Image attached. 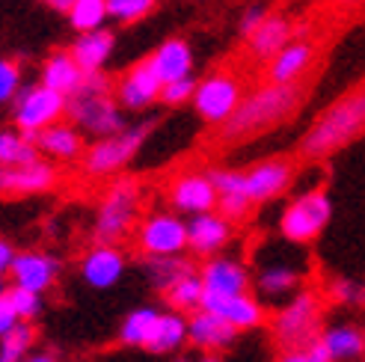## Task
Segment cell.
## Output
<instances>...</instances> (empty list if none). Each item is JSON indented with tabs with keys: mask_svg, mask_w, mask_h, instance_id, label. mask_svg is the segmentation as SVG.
Segmentation results:
<instances>
[{
	"mask_svg": "<svg viewBox=\"0 0 365 362\" xmlns=\"http://www.w3.org/2000/svg\"><path fill=\"white\" fill-rule=\"evenodd\" d=\"M83 78H86V71L81 68V63L75 60L71 51H53L39 66V83L57 89L63 95H75L83 83Z\"/></svg>",
	"mask_w": 365,
	"mask_h": 362,
	"instance_id": "cell-24",
	"label": "cell"
},
{
	"mask_svg": "<svg viewBox=\"0 0 365 362\" xmlns=\"http://www.w3.org/2000/svg\"><path fill=\"white\" fill-rule=\"evenodd\" d=\"M33 140H36V146H39L42 157H48V160H81L86 152L83 131L75 122H57V125H51V128L39 131Z\"/></svg>",
	"mask_w": 365,
	"mask_h": 362,
	"instance_id": "cell-22",
	"label": "cell"
},
{
	"mask_svg": "<svg viewBox=\"0 0 365 362\" xmlns=\"http://www.w3.org/2000/svg\"><path fill=\"white\" fill-rule=\"evenodd\" d=\"M306 101L303 83H259L241 98L235 110L220 128H217V143L220 146H244V143L264 137L270 131L282 128L285 122L294 119V113Z\"/></svg>",
	"mask_w": 365,
	"mask_h": 362,
	"instance_id": "cell-1",
	"label": "cell"
},
{
	"mask_svg": "<svg viewBox=\"0 0 365 362\" xmlns=\"http://www.w3.org/2000/svg\"><path fill=\"white\" fill-rule=\"evenodd\" d=\"M333 220V199L327 190L312 187L294 196L279 214V234L288 244H312Z\"/></svg>",
	"mask_w": 365,
	"mask_h": 362,
	"instance_id": "cell-7",
	"label": "cell"
},
{
	"mask_svg": "<svg viewBox=\"0 0 365 362\" xmlns=\"http://www.w3.org/2000/svg\"><path fill=\"white\" fill-rule=\"evenodd\" d=\"M173 362H193V359H187V356H178V353H175V359H173Z\"/></svg>",
	"mask_w": 365,
	"mask_h": 362,
	"instance_id": "cell-49",
	"label": "cell"
},
{
	"mask_svg": "<svg viewBox=\"0 0 365 362\" xmlns=\"http://www.w3.org/2000/svg\"><path fill=\"white\" fill-rule=\"evenodd\" d=\"M160 93H163V78L155 71L149 57L128 66L122 78L116 81V98L128 113H143L152 104H160Z\"/></svg>",
	"mask_w": 365,
	"mask_h": 362,
	"instance_id": "cell-11",
	"label": "cell"
},
{
	"mask_svg": "<svg viewBox=\"0 0 365 362\" xmlns=\"http://www.w3.org/2000/svg\"><path fill=\"white\" fill-rule=\"evenodd\" d=\"M185 345H190V315L167 309V312H160L149 345L143 351H149L155 356H167V353H178Z\"/></svg>",
	"mask_w": 365,
	"mask_h": 362,
	"instance_id": "cell-25",
	"label": "cell"
},
{
	"mask_svg": "<svg viewBox=\"0 0 365 362\" xmlns=\"http://www.w3.org/2000/svg\"><path fill=\"white\" fill-rule=\"evenodd\" d=\"M238 336L241 333L217 312L199 309L190 315V345L202 353H223L238 341Z\"/></svg>",
	"mask_w": 365,
	"mask_h": 362,
	"instance_id": "cell-21",
	"label": "cell"
},
{
	"mask_svg": "<svg viewBox=\"0 0 365 362\" xmlns=\"http://www.w3.org/2000/svg\"><path fill=\"white\" fill-rule=\"evenodd\" d=\"M4 291L9 294L12 309L18 312V318H21V321H36V318L42 315V309H45L42 294H36V291H30V288H21V285L4 288Z\"/></svg>",
	"mask_w": 365,
	"mask_h": 362,
	"instance_id": "cell-37",
	"label": "cell"
},
{
	"mask_svg": "<svg viewBox=\"0 0 365 362\" xmlns=\"http://www.w3.org/2000/svg\"><path fill=\"white\" fill-rule=\"evenodd\" d=\"M163 303L167 309H175V312H185V315H193L202 309L205 303V282L199 276V270H190V274L181 276L167 294H163Z\"/></svg>",
	"mask_w": 365,
	"mask_h": 362,
	"instance_id": "cell-32",
	"label": "cell"
},
{
	"mask_svg": "<svg viewBox=\"0 0 365 362\" xmlns=\"http://www.w3.org/2000/svg\"><path fill=\"white\" fill-rule=\"evenodd\" d=\"M66 18L75 33H86L104 27V21H110V12H107V0H75V6L66 12Z\"/></svg>",
	"mask_w": 365,
	"mask_h": 362,
	"instance_id": "cell-34",
	"label": "cell"
},
{
	"mask_svg": "<svg viewBox=\"0 0 365 362\" xmlns=\"http://www.w3.org/2000/svg\"><path fill=\"white\" fill-rule=\"evenodd\" d=\"M18 324H21V318H18V312L12 309V300L6 291H0V336L12 333Z\"/></svg>",
	"mask_w": 365,
	"mask_h": 362,
	"instance_id": "cell-44",
	"label": "cell"
},
{
	"mask_svg": "<svg viewBox=\"0 0 365 362\" xmlns=\"http://www.w3.org/2000/svg\"><path fill=\"white\" fill-rule=\"evenodd\" d=\"M273 362H333L330 353L324 351L321 345V338L312 341V345H306V348H285Z\"/></svg>",
	"mask_w": 365,
	"mask_h": 362,
	"instance_id": "cell-42",
	"label": "cell"
},
{
	"mask_svg": "<svg viewBox=\"0 0 365 362\" xmlns=\"http://www.w3.org/2000/svg\"><path fill=\"white\" fill-rule=\"evenodd\" d=\"M149 60H152L155 71L163 78V83L193 75V48H190L187 39H181V36H170V39H163L149 53Z\"/></svg>",
	"mask_w": 365,
	"mask_h": 362,
	"instance_id": "cell-27",
	"label": "cell"
},
{
	"mask_svg": "<svg viewBox=\"0 0 365 362\" xmlns=\"http://www.w3.org/2000/svg\"><path fill=\"white\" fill-rule=\"evenodd\" d=\"M158 318H160V309H158V306H152V303L131 309L122 318V324H119V333H116L119 345H125V348H145V345H149V338H152V330H155Z\"/></svg>",
	"mask_w": 365,
	"mask_h": 362,
	"instance_id": "cell-31",
	"label": "cell"
},
{
	"mask_svg": "<svg viewBox=\"0 0 365 362\" xmlns=\"http://www.w3.org/2000/svg\"><path fill=\"white\" fill-rule=\"evenodd\" d=\"M365 134V83L336 98L297 140V157L327 160Z\"/></svg>",
	"mask_w": 365,
	"mask_h": 362,
	"instance_id": "cell-2",
	"label": "cell"
},
{
	"mask_svg": "<svg viewBox=\"0 0 365 362\" xmlns=\"http://www.w3.org/2000/svg\"><path fill=\"white\" fill-rule=\"evenodd\" d=\"M199 276L205 282V294H217V297H229V294H244L250 291L252 276L244 262L232 259V256H211L199 267Z\"/></svg>",
	"mask_w": 365,
	"mask_h": 362,
	"instance_id": "cell-18",
	"label": "cell"
},
{
	"mask_svg": "<svg viewBox=\"0 0 365 362\" xmlns=\"http://www.w3.org/2000/svg\"><path fill=\"white\" fill-rule=\"evenodd\" d=\"M193 362H223V356L220 353H202V356L193 359Z\"/></svg>",
	"mask_w": 365,
	"mask_h": 362,
	"instance_id": "cell-48",
	"label": "cell"
},
{
	"mask_svg": "<svg viewBox=\"0 0 365 362\" xmlns=\"http://www.w3.org/2000/svg\"><path fill=\"white\" fill-rule=\"evenodd\" d=\"M36 157H42V152L30 134L18 131L15 125L0 131V167H21Z\"/></svg>",
	"mask_w": 365,
	"mask_h": 362,
	"instance_id": "cell-33",
	"label": "cell"
},
{
	"mask_svg": "<svg viewBox=\"0 0 365 362\" xmlns=\"http://www.w3.org/2000/svg\"><path fill=\"white\" fill-rule=\"evenodd\" d=\"M190 270H193V264L185 256H143V274L149 279V285L160 294H167Z\"/></svg>",
	"mask_w": 365,
	"mask_h": 362,
	"instance_id": "cell-30",
	"label": "cell"
},
{
	"mask_svg": "<svg viewBox=\"0 0 365 362\" xmlns=\"http://www.w3.org/2000/svg\"><path fill=\"white\" fill-rule=\"evenodd\" d=\"M21 362H57V356H53V353H45V351H33V353H27Z\"/></svg>",
	"mask_w": 365,
	"mask_h": 362,
	"instance_id": "cell-47",
	"label": "cell"
},
{
	"mask_svg": "<svg viewBox=\"0 0 365 362\" xmlns=\"http://www.w3.org/2000/svg\"><path fill=\"white\" fill-rule=\"evenodd\" d=\"M321 345L333 362H354L365 356V330L356 324H333L324 327Z\"/></svg>",
	"mask_w": 365,
	"mask_h": 362,
	"instance_id": "cell-29",
	"label": "cell"
},
{
	"mask_svg": "<svg viewBox=\"0 0 365 362\" xmlns=\"http://www.w3.org/2000/svg\"><path fill=\"white\" fill-rule=\"evenodd\" d=\"M60 172L48 157H36L21 167H4L0 170V190L6 196H39L57 187Z\"/></svg>",
	"mask_w": 365,
	"mask_h": 362,
	"instance_id": "cell-17",
	"label": "cell"
},
{
	"mask_svg": "<svg viewBox=\"0 0 365 362\" xmlns=\"http://www.w3.org/2000/svg\"><path fill=\"white\" fill-rule=\"evenodd\" d=\"M321 318H324L321 297L315 291H297L270 315V333L282 351L306 348L321 338V333H324Z\"/></svg>",
	"mask_w": 365,
	"mask_h": 362,
	"instance_id": "cell-6",
	"label": "cell"
},
{
	"mask_svg": "<svg viewBox=\"0 0 365 362\" xmlns=\"http://www.w3.org/2000/svg\"><path fill=\"white\" fill-rule=\"evenodd\" d=\"M134 244L143 256H185L187 252V220L178 211L155 208L140 217Z\"/></svg>",
	"mask_w": 365,
	"mask_h": 362,
	"instance_id": "cell-9",
	"label": "cell"
},
{
	"mask_svg": "<svg viewBox=\"0 0 365 362\" xmlns=\"http://www.w3.org/2000/svg\"><path fill=\"white\" fill-rule=\"evenodd\" d=\"M241 98H244V83L235 78L232 71H211L208 78L199 81L190 104L205 125L220 128V125L238 110Z\"/></svg>",
	"mask_w": 365,
	"mask_h": 362,
	"instance_id": "cell-10",
	"label": "cell"
},
{
	"mask_svg": "<svg viewBox=\"0 0 365 362\" xmlns=\"http://www.w3.org/2000/svg\"><path fill=\"white\" fill-rule=\"evenodd\" d=\"M24 89V78H21V63L4 57L0 60V101L12 104V98Z\"/></svg>",
	"mask_w": 365,
	"mask_h": 362,
	"instance_id": "cell-38",
	"label": "cell"
},
{
	"mask_svg": "<svg viewBox=\"0 0 365 362\" xmlns=\"http://www.w3.org/2000/svg\"><path fill=\"white\" fill-rule=\"evenodd\" d=\"M158 6V0H107V12H110V21L116 24H140L143 18H149Z\"/></svg>",
	"mask_w": 365,
	"mask_h": 362,
	"instance_id": "cell-36",
	"label": "cell"
},
{
	"mask_svg": "<svg viewBox=\"0 0 365 362\" xmlns=\"http://www.w3.org/2000/svg\"><path fill=\"white\" fill-rule=\"evenodd\" d=\"M294 39V27L285 15H267V21L247 39V51L255 63H270L277 53Z\"/></svg>",
	"mask_w": 365,
	"mask_h": 362,
	"instance_id": "cell-26",
	"label": "cell"
},
{
	"mask_svg": "<svg viewBox=\"0 0 365 362\" xmlns=\"http://www.w3.org/2000/svg\"><path fill=\"white\" fill-rule=\"evenodd\" d=\"M140 205H143V193L137 178L116 175L98 199V208L93 217V241L119 244L128 234H134L140 223Z\"/></svg>",
	"mask_w": 365,
	"mask_h": 362,
	"instance_id": "cell-4",
	"label": "cell"
},
{
	"mask_svg": "<svg viewBox=\"0 0 365 362\" xmlns=\"http://www.w3.org/2000/svg\"><path fill=\"white\" fill-rule=\"evenodd\" d=\"M128 259L119 244H93L81 256V279L96 288V291H110V288L125 276Z\"/></svg>",
	"mask_w": 365,
	"mask_h": 362,
	"instance_id": "cell-16",
	"label": "cell"
},
{
	"mask_svg": "<svg viewBox=\"0 0 365 362\" xmlns=\"http://www.w3.org/2000/svg\"><path fill=\"white\" fill-rule=\"evenodd\" d=\"M39 4H45L48 9H53V12H68L71 6H75V0H39Z\"/></svg>",
	"mask_w": 365,
	"mask_h": 362,
	"instance_id": "cell-46",
	"label": "cell"
},
{
	"mask_svg": "<svg viewBox=\"0 0 365 362\" xmlns=\"http://www.w3.org/2000/svg\"><path fill=\"white\" fill-rule=\"evenodd\" d=\"M63 274V262L57 256H51L45 249H21L15 256V264L9 270L12 285L30 288L36 294H48L53 285H57Z\"/></svg>",
	"mask_w": 365,
	"mask_h": 362,
	"instance_id": "cell-15",
	"label": "cell"
},
{
	"mask_svg": "<svg viewBox=\"0 0 365 362\" xmlns=\"http://www.w3.org/2000/svg\"><path fill=\"white\" fill-rule=\"evenodd\" d=\"M196 86H199V81H196L193 75H187V78H178V81H170V83H163L160 104H167V107H181V104L193 101V95H196Z\"/></svg>",
	"mask_w": 365,
	"mask_h": 362,
	"instance_id": "cell-40",
	"label": "cell"
},
{
	"mask_svg": "<svg viewBox=\"0 0 365 362\" xmlns=\"http://www.w3.org/2000/svg\"><path fill=\"white\" fill-rule=\"evenodd\" d=\"M68 51L75 53V60L81 63V68L86 71V75L89 71H104V66L110 63L113 51H116V36L107 27L86 30V33H78V39L71 42Z\"/></svg>",
	"mask_w": 365,
	"mask_h": 362,
	"instance_id": "cell-28",
	"label": "cell"
},
{
	"mask_svg": "<svg viewBox=\"0 0 365 362\" xmlns=\"http://www.w3.org/2000/svg\"><path fill=\"white\" fill-rule=\"evenodd\" d=\"M294 185V164L288 157H264L244 170V190L255 205H267L291 190Z\"/></svg>",
	"mask_w": 365,
	"mask_h": 362,
	"instance_id": "cell-13",
	"label": "cell"
},
{
	"mask_svg": "<svg viewBox=\"0 0 365 362\" xmlns=\"http://www.w3.org/2000/svg\"><path fill=\"white\" fill-rule=\"evenodd\" d=\"M330 297L341 306H354V309H359V306H365V282H356V279H333L330 282Z\"/></svg>",
	"mask_w": 365,
	"mask_h": 362,
	"instance_id": "cell-39",
	"label": "cell"
},
{
	"mask_svg": "<svg viewBox=\"0 0 365 362\" xmlns=\"http://www.w3.org/2000/svg\"><path fill=\"white\" fill-rule=\"evenodd\" d=\"M15 256H18V249L9 241H0V274H9L15 264Z\"/></svg>",
	"mask_w": 365,
	"mask_h": 362,
	"instance_id": "cell-45",
	"label": "cell"
},
{
	"mask_svg": "<svg viewBox=\"0 0 365 362\" xmlns=\"http://www.w3.org/2000/svg\"><path fill=\"white\" fill-rule=\"evenodd\" d=\"M252 208H255V202L247 193H220V202H217V211L232 223H244Z\"/></svg>",
	"mask_w": 365,
	"mask_h": 362,
	"instance_id": "cell-41",
	"label": "cell"
},
{
	"mask_svg": "<svg viewBox=\"0 0 365 362\" xmlns=\"http://www.w3.org/2000/svg\"><path fill=\"white\" fill-rule=\"evenodd\" d=\"M235 238V223L226 220L220 211H205L193 214L187 220V252L199 259H211L232 244Z\"/></svg>",
	"mask_w": 365,
	"mask_h": 362,
	"instance_id": "cell-14",
	"label": "cell"
},
{
	"mask_svg": "<svg viewBox=\"0 0 365 362\" xmlns=\"http://www.w3.org/2000/svg\"><path fill=\"white\" fill-rule=\"evenodd\" d=\"M267 9L264 6H259V4H250V6H244L241 9V15H238V24H235V30H238V36L241 39H250V36L259 30L264 21H267Z\"/></svg>",
	"mask_w": 365,
	"mask_h": 362,
	"instance_id": "cell-43",
	"label": "cell"
},
{
	"mask_svg": "<svg viewBox=\"0 0 365 362\" xmlns=\"http://www.w3.org/2000/svg\"><path fill=\"white\" fill-rule=\"evenodd\" d=\"M152 134L149 122H137L128 128L110 134V137H98L96 143H89L83 157H81V170L89 178H116L131 160L140 155L145 146V140Z\"/></svg>",
	"mask_w": 365,
	"mask_h": 362,
	"instance_id": "cell-5",
	"label": "cell"
},
{
	"mask_svg": "<svg viewBox=\"0 0 365 362\" xmlns=\"http://www.w3.org/2000/svg\"><path fill=\"white\" fill-rule=\"evenodd\" d=\"M202 309L208 312H217L223 321H229L238 333H247V330H259L262 324L267 321V309L264 303L244 291V294H229V297H217V294H205V303Z\"/></svg>",
	"mask_w": 365,
	"mask_h": 362,
	"instance_id": "cell-19",
	"label": "cell"
},
{
	"mask_svg": "<svg viewBox=\"0 0 365 362\" xmlns=\"http://www.w3.org/2000/svg\"><path fill=\"white\" fill-rule=\"evenodd\" d=\"M315 63V45L309 39H291L277 57L264 63V81L270 83H303Z\"/></svg>",
	"mask_w": 365,
	"mask_h": 362,
	"instance_id": "cell-20",
	"label": "cell"
},
{
	"mask_svg": "<svg viewBox=\"0 0 365 362\" xmlns=\"http://www.w3.org/2000/svg\"><path fill=\"white\" fill-rule=\"evenodd\" d=\"M167 202L181 217L217 211L220 202V190H217L211 172H181L170 181L167 187Z\"/></svg>",
	"mask_w": 365,
	"mask_h": 362,
	"instance_id": "cell-12",
	"label": "cell"
},
{
	"mask_svg": "<svg viewBox=\"0 0 365 362\" xmlns=\"http://www.w3.org/2000/svg\"><path fill=\"white\" fill-rule=\"evenodd\" d=\"M300 282H303L300 267L291 262H267L259 267V274L252 276V288L264 300H279V297L297 294Z\"/></svg>",
	"mask_w": 365,
	"mask_h": 362,
	"instance_id": "cell-23",
	"label": "cell"
},
{
	"mask_svg": "<svg viewBox=\"0 0 365 362\" xmlns=\"http://www.w3.org/2000/svg\"><path fill=\"white\" fill-rule=\"evenodd\" d=\"M63 116H68V95L57 93V89H51L45 83H33V86L24 83V89L9 104L12 125L30 137L63 122Z\"/></svg>",
	"mask_w": 365,
	"mask_h": 362,
	"instance_id": "cell-8",
	"label": "cell"
},
{
	"mask_svg": "<svg viewBox=\"0 0 365 362\" xmlns=\"http://www.w3.org/2000/svg\"><path fill=\"white\" fill-rule=\"evenodd\" d=\"M33 345H36L33 321H21L12 333L0 336V362H21L27 353H33Z\"/></svg>",
	"mask_w": 365,
	"mask_h": 362,
	"instance_id": "cell-35",
	"label": "cell"
},
{
	"mask_svg": "<svg viewBox=\"0 0 365 362\" xmlns=\"http://www.w3.org/2000/svg\"><path fill=\"white\" fill-rule=\"evenodd\" d=\"M341 4H359V0H341Z\"/></svg>",
	"mask_w": 365,
	"mask_h": 362,
	"instance_id": "cell-50",
	"label": "cell"
},
{
	"mask_svg": "<svg viewBox=\"0 0 365 362\" xmlns=\"http://www.w3.org/2000/svg\"><path fill=\"white\" fill-rule=\"evenodd\" d=\"M68 122L96 140L128 128L125 107L116 98V83L107 81L104 71H89L78 93L68 95Z\"/></svg>",
	"mask_w": 365,
	"mask_h": 362,
	"instance_id": "cell-3",
	"label": "cell"
}]
</instances>
